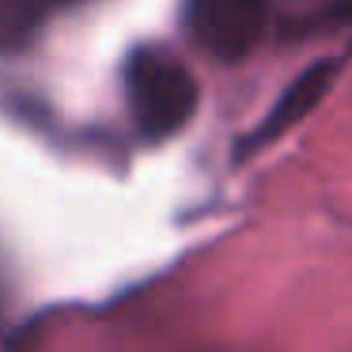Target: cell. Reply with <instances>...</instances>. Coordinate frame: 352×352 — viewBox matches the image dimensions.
<instances>
[{
  "label": "cell",
  "mask_w": 352,
  "mask_h": 352,
  "mask_svg": "<svg viewBox=\"0 0 352 352\" xmlns=\"http://www.w3.org/2000/svg\"><path fill=\"white\" fill-rule=\"evenodd\" d=\"M50 4H61V0H50Z\"/></svg>",
  "instance_id": "obj_5"
},
{
  "label": "cell",
  "mask_w": 352,
  "mask_h": 352,
  "mask_svg": "<svg viewBox=\"0 0 352 352\" xmlns=\"http://www.w3.org/2000/svg\"><path fill=\"white\" fill-rule=\"evenodd\" d=\"M125 99L133 122L148 140L175 137L197 110V84L190 69L163 50H137L125 65Z\"/></svg>",
  "instance_id": "obj_1"
},
{
  "label": "cell",
  "mask_w": 352,
  "mask_h": 352,
  "mask_svg": "<svg viewBox=\"0 0 352 352\" xmlns=\"http://www.w3.org/2000/svg\"><path fill=\"white\" fill-rule=\"evenodd\" d=\"M337 72H341L337 61H318V65H311V69L299 72V76L280 91V99L273 102V110L265 114V122L254 129V137L246 140V152L269 144V140H276V137H284L292 125L303 122V118L326 99V91L333 87V80H337Z\"/></svg>",
  "instance_id": "obj_3"
},
{
  "label": "cell",
  "mask_w": 352,
  "mask_h": 352,
  "mask_svg": "<svg viewBox=\"0 0 352 352\" xmlns=\"http://www.w3.org/2000/svg\"><path fill=\"white\" fill-rule=\"evenodd\" d=\"M344 12H349V16H352V0H349V4H344Z\"/></svg>",
  "instance_id": "obj_4"
},
{
  "label": "cell",
  "mask_w": 352,
  "mask_h": 352,
  "mask_svg": "<svg viewBox=\"0 0 352 352\" xmlns=\"http://www.w3.org/2000/svg\"><path fill=\"white\" fill-rule=\"evenodd\" d=\"M186 31L216 61H243L269 31V0H186Z\"/></svg>",
  "instance_id": "obj_2"
}]
</instances>
